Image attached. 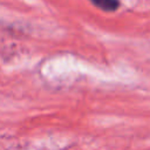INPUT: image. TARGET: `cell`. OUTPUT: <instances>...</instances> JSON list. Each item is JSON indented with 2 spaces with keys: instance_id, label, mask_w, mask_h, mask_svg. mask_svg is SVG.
<instances>
[{
  "instance_id": "cell-1",
  "label": "cell",
  "mask_w": 150,
  "mask_h": 150,
  "mask_svg": "<svg viewBox=\"0 0 150 150\" xmlns=\"http://www.w3.org/2000/svg\"><path fill=\"white\" fill-rule=\"evenodd\" d=\"M90 2L104 12H115L120 7V0H90Z\"/></svg>"
}]
</instances>
